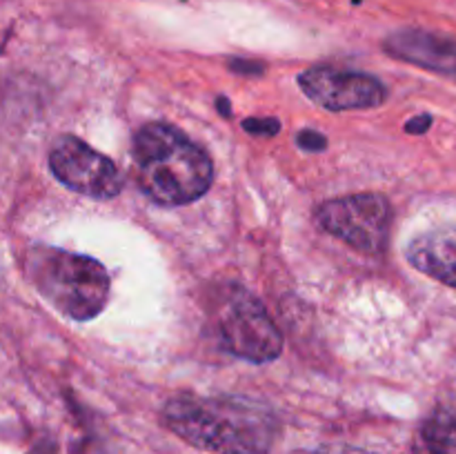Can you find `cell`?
<instances>
[{"instance_id":"obj_14","label":"cell","mask_w":456,"mask_h":454,"mask_svg":"<svg viewBox=\"0 0 456 454\" xmlns=\"http://www.w3.org/2000/svg\"><path fill=\"white\" fill-rule=\"evenodd\" d=\"M29 454H58L56 441L49 439V436H45V439H40L38 443L29 450Z\"/></svg>"},{"instance_id":"obj_11","label":"cell","mask_w":456,"mask_h":454,"mask_svg":"<svg viewBox=\"0 0 456 454\" xmlns=\"http://www.w3.org/2000/svg\"><path fill=\"white\" fill-rule=\"evenodd\" d=\"M243 129H248L249 134H254V136H274V134H279L281 125L279 120L274 118H248L243 120Z\"/></svg>"},{"instance_id":"obj_5","label":"cell","mask_w":456,"mask_h":454,"mask_svg":"<svg viewBox=\"0 0 456 454\" xmlns=\"http://www.w3.org/2000/svg\"><path fill=\"white\" fill-rule=\"evenodd\" d=\"M319 227L359 252L377 256L386 249L392 227L390 200L381 194L341 196L325 200L314 212Z\"/></svg>"},{"instance_id":"obj_13","label":"cell","mask_w":456,"mask_h":454,"mask_svg":"<svg viewBox=\"0 0 456 454\" xmlns=\"http://www.w3.org/2000/svg\"><path fill=\"white\" fill-rule=\"evenodd\" d=\"M430 125H432V116H428V114L414 116V118L410 120L408 125H405V132L423 134V132H428V129H430Z\"/></svg>"},{"instance_id":"obj_1","label":"cell","mask_w":456,"mask_h":454,"mask_svg":"<svg viewBox=\"0 0 456 454\" xmlns=\"http://www.w3.org/2000/svg\"><path fill=\"white\" fill-rule=\"evenodd\" d=\"M160 418L178 439L216 454H267L281 436L279 417L248 396L178 394Z\"/></svg>"},{"instance_id":"obj_4","label":"cell","mask_w":456,"mask_h":454,"mask_svg":"<svg viewBox=\"0 0 456 454\" xmlns=\"http://www.w3.org/2000/svg\"><path fill=\"white\" fill-rule=\"evenodd\" d=\"M218 338L230 354L249 363H270L283 350V334L249 289L227 283L214 307Z\"/></svg>"},{"instance_id":"obj_12","label":"cell","mask_w":456,"mask_h":454,"mask_svg":"<svg viewBox=\"0 0 456 454\" xmlns=\"http://www.w3.org/2000/svg\"><path fill=\"white\" fill-rule=\"evenodd\" d=\"M297 142L298 147H303L305 151H321L328 147V141H325L323 134L312 132V129H303V132H298Z\"/></svg>"},{"instance_id":"obj_2","label":"cell","mask_w":456,"mask_h":454,"mask_svg":"<svg viewBox=\"0 0 456 454\" xmlns=\"http://www.w3.org/2000/svg\"><path fill=\"white\" fill-rule=\"evenodd\" d=\"M132 158L142 194L163 207L194 203L214 182L208 151L174 125H142L134 136Z\"/></svg>"},{"instance_id":"obj_10","label":"cell","mask_w":456,"mask_h":454,"mask_svg":"<svg viewBox=\"0 0 456 454\" xmlns=\"http://www.w3.org/2000/svg\"><path fill=\"white\" fill-rule=\"evenodd\" d=\"M412 454H456V403L441 405L419 426Z\"/></svg>"},{"instance_id":"obj_9","label":"cell","mask_w":456,"mask_h":454,"mask_svg":"<svg viewBox=\"0 0 456 454\" xmlns=\"http://www.w3.org/2000/svg\"><path fill=\"white\" fill-rule=\"evenodd\" d=\"M405 256L421 274L456 288V225L435 227L414 236Z\"/></svg>"},{"instance_id":"obj_7","label":"cell","mask_w":456,"mask_h":454,"mask_svg":"<svg viewBox=\"0 0 456 454\" xmlns=\"http://www.w3.org/2000/svg\"><path fill=\"white\" fill-rule=\"evenodd\" d=\"M301 92L328 111H350L379 107L387 98L386 85L370 74L334 67H312L298 74Z\"/></svg>"},{"instance_id":"obj_8","label":"cell","mask_w":456,"mask_h":454,"mask_svg":"<svg viewBox=\"0 0 456 454\" xmlns=\"http://www.w3.org/2000/svg\"><path fill=\"white\" fill-rule=\"evenodd\" d=\"M383 47L396 61L456 80V40L448 36L426 29H399L387 36Z\"/></svg>"},{"instance_id":"obj_3","label":"cell","mask_w":456,"mask_h":454,"mask_svg":"<svg viewBox=\"0 0 456 454\" xmlns=\"http://www.w3.org/2000/svg\"><path fill=\"white\" fill-rule=\"evenodd\" d=\"M27 274L40 296L67 319H96L110 298V274L102 263L83 254L36 245L27 256Z\"/></svg>"},{"instance_id":"obj_15","label":"cell","mask_w":456,"mask_h":454,"mask_svg":"<svg viewBox=\"0 0 456 454\" xmlns=\"http://www.w3.org/2000/svg\"><path fill=\"white\" fill-rule=\"evenodd\" d=\"M310 454H372V452H363V450H356V448H319Z\"/></svg>"},{"instance_id":"obj_6","label":"cell","mask_w":456,"mask_h":454,"mask_svg":"<svg viewBox=\"0 0 456 454\" xmlns=\"http://www.w3.org/2000/svg\"><path fill=\"white\" fill-rule=\"evenodd\" d=\"M49 169L67 190L89 199H114L123 190V176L114 160L76 136L56 138L49 150Z\"/></svg>"}]
</instances>
